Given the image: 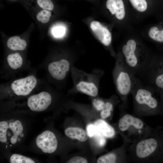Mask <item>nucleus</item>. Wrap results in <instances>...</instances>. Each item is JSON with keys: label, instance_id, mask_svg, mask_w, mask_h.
<instances>
[{"label": "nucleus", "instance_id": "obj_13", "mask_svg": "<svg viewBox=\"0 0 163 163\" xmlns=\"http://www.w3.org/2000/svg\"><path fill=\"white\" fill-rule=\"evenodd\" d=\"M106 6L112 14H115L117 19L121 20L124 18L125 11L123 0H107Z\"/></svg>", "mask_w": 163, "mask_h": 163}, {"label": "nucleus", "instance_id": "obj_25", "mask_svg": "<svg viewBox=\"0 0 163 163\" xmlns=\"http://www.w3.org/2000/svg\"><path fill=\"white\" fill-rule=\"evenodd\" d=\"M86 130L88 136L91 137L94 136L98 130L96 126L92 124L88 125Z\"/></svg>", "mask_w": 163, "mask_h": 163}, {"label": "nucleus", "instance_id": "obj_26", "mask_svg": "<svg viewBox=\"0 0 163 163\" xmlns=\"http://www.w3.org/2000/svg\"><path fill=\"white\" fill-rule=\"evenodd\" d=\"M113 109L104 107V108L101 111L100 115L103 119H106L110 116Z\"/></svg>", "mask_w": 163, "mask_h": 163}, {"label": "nucleus", "instance_id": "obj_28", "mask_svg": "<svg viewBox=\"0 0 163 163\" xmlns=\"http://www.w3.org/2000/svg\"><path fill=\"white\" fill-rule=\"evenodd\" d=\"M162 96V97L163 98V92L161 94Z\"/></svg>", "mask_w": 163, "mask_h": 163}, {"label": "nucleus", "instance_id": "obj_10", "mask_svg": "<svg viewBox=\"0 0 163 163\" xmlns=\"http://www.w3.org/2000/svg\"><path fill=\"white\" fill-rule=\"evenodd\" d=\"M152 87L160 94L163 92V56L156 59L150 66Z\"/></svg>", "mask_w": 163, "mask_h": 163}, {"label": "nucleus", "instance_id": "obj_2", "mask_svg": "<svg viewBox=\"0 0 163 163\" xmlns=\"http://www.w3.org/2000/svg\"><path fill=\"white\" fill-rule=\"evenodd\" d=\"M73 82L70 92H80L92 97L98 94L100 80L104 72L100 69L88 73L76 68L74 64L70 70Z\"/></svg>", "mask_w": 163, "mask_h": 163}, {"label": "nucleus", "instance_id": "obj_17", "mask_svg": "<svg viewBox=\"0 0 163 163\" xmlns=\"http://www.w3.org/2000/svg\"><path fill=\"white\" fill-rule=\"evenodd\" d=\"M11 163H34L32 159L26 156L16 154L12 155L10 159Z\"/></svg>", "mask_w": 163, "mask_h": 163}, {"label": "nucleus", "instance_id": "obj_6", "mask_svg": "<svg viewBox=\"0 0 163 163\" xmlns=\"http://www.w3.org/2000/svg\"><path fill=\"white\" fill-rule=\"evenodd\" d=\"M30 62L21 54L15 52L8 54L1 65V77L5 80L12 79L21 72L32 69Z\"/></svg>", "mask_w": 163, "mask_h": 163}, {"label": "nucleus", "instance_id": "obj_12", "mask_svg": "<svg viewBox=\"0 0 163 163\" xmlns=\"http://www.w3.org/2000/svg\"><path fill=\"white\" fill-rule=\"evenodd\" d=\"M90 27L100 42L106 46H109L111 42V35L108 29L99 22L93 21L90 24Z\"/></svg>", "mask_w": 163, "mask_h": 163}, {"label": "nucleus", "instance_id": "obj_16", "mask_svg": "<svg viewBox=\"0 0 163 163\" xmlns=\"http://www.w3.org/2000/svg\"><path fill=\"white\" fill-rule=\"evenodd\" d=\"M7 46L11 50L22 51L25 49L27 43L25 40L21 39L19 37L14 36L11 37L8 40Z\"/></svg>", "mask_w": 163, "mask_h": 163}, {"label": "nucleus", "instance_id": "obj_18", "mask_svg": "<svg viewBox=\"0 0 163 163\" xmlns=\"http://www.w3.org/2000/svg\"><path fill=\"white\" fill-rule=\"evenodd\" d=\"M117 157L113 152H110L99 157L97 161L98 163H114L117 161Z\"/></svg>", "mask_w": 163, "mask_h": 163}, {"label": "nucleus", "instance_id": "obj_5", "mask_svg": "<svg viewBox=\"0 0 163 163\" xmlns=\"http://www.w3.org/2000/svg\"><path fill=\"white\" fill-rule=\"evenodd\" d=\"M118 126L126 145L135 142L151 133L150 127L143 121L125 111L119 120Z\"/></svg>", "mask_w": 163, "mask_h": 163}, {"label": "nucleus", "instance_id": "obj_3", "mask_svg": "<svg viewBox=\"0 0 163 163\" xmlns=\"http://www.w3.org/2000/svg\"><path fill=\"white\" fill-rule=\"evenodd\" d=\"M116 89L125 108L127 107V97L140 81L127 67L120 57L116 59L112 71Z\"/></svg>", "mask_w": 163, "mask_h": 163}, {"label": "nucleus", "instance_id": "obj_4", "mask_svg": "<svg viewBox=\"0 0 163 163\" xmlns=\"http://www.w3.org/2000/svg\"><path fill=\"white\" fill-rule=\"evenodd\" d=\"M155 91L152 87L149 88L142 86L140 81L137 83L131 93L136 114L150 116L158 109L159 104L154 95Z\"/></svg>", "mask_w": 163, "mask_h": 163}, {"label": "nucleus", "instance_id": "obj_7", "mask_svg": "<svg viewBox=\"0 0 163 163\" xmlns=\"http://www.w3.org/2000/svg\"><path fill=\"white\" fill-rule=\"evenodd\" d=\"M24 127L19 120L11 119L0 122V141L6 148L19 142L24 136Z\"/></svg>", "mask_w": 163, "mask_h": 163}, {"label": "nucleus", "instance_id": "obj_9", "mask_svg": "<svg viewBox=\"0 0 163 163\" xmlns=\"http://www.w3.org/2000/svg\"><path fill=\"white\" fill-rule=\"evenodd\" d=\"M137 44L134 40H130L122 47L124 62L128 69L135 74L144 65V61L136 54Z\"/></svg>", "mask_w": 163, "mask_h": 163}, {"label": "nucleus", "instance_id": "obj_27", "mask_svg": "<svg viewBox=\"0 0 163 163\" xmlns=\"http://www.w3.org/2000/svg\"><path fill=\"white\" fill-rule=\"evenodd\" d=\"M88 161L87 160L82 157L75 156L69 160L67 163H86Z\"/></svg>", "mask_w": 163, "mask_h": 163}, {"label": "nucleus", "instance_id": "obj_23", "mask_svg": "<svg viewBox=\"0 0 163 163\" xmlns=\"http://www.w3.org/2000/svg\"><path fill=\"white\" fill-rule=\"evenodd\" d=\"M94 136L99 146L102 147L105 145L106 142L105 137L98 130Z\"/></svg>", "mask_w": 163, "mask_h": 163}, {"label": "nucleus", "instance_id": "obj_8", "mask_svg": "<svg viewBox=\"0 0 163 163\" xmlns=\"http://www.w3.org/2000/svg\"><path fill=\"white\" fill-rule=\"evenodd\" d=\"M52 89L44 82L40 86L38 92L34 94V92L28 97L26 102L27 107L35 112L43 111L46 110L52 102Z\"/></svg>", "mask_w": 163, "mask_h": 163}, {"label": "nucleus", "instance_id": "obj_15", "mask_svg": "<svg viewBox=\"0 0 163 163\" xmlns=\"http://www.w3.org/2000/svg\"><path fill=\"white\" fill-rule=\"evenodd\" d=\"M94 125L106 137L111 138L114 136L115 133L114 128L105 121L99 119L95 122Z\"/></svg>", "mask_w": 163, "mask_h": 163}, {"label": "nucleus", "instance_id": "obj_1", "mask_svg": "<svg viewBox=\"0 0 163 163\" xmlns=\"http://www.w3.org/2000/svg\"><path fill=\"white\" fill-rule=\"evenodd\" d=\"M36 68H33L23 77L14 78L0 85V98L16 99L28 97L44 82L38 78Z\"/></svg>", "mask_w": 163, "mask_h": 163}, {"label": "nucleus", "instance_id": "obj_14", "mask_svg": "<svg viewBox=\"0 0 163 163\" xmlns=\"http://www.w3.org/2000/svg\"><path fill=\"white\" fill-rule=\"evenodd\" d=\"M64 133L68 137L72 139H76L81 142L86 141L88 136L87 132L77 127H67L65 129Z\"/></svg>", "mask_w": 163, "mask_h": 163}, {"label": "nucleus", "instance_id": "obj_19", "mask_svg": "<svg viewBox=\"0 0 163 163\" xmlns=\"http://www.w3.org/2000/svg\"><path fill=\"white\" fill-rule=\"evenodd\" d=\"M133 6L139 11H145L147 8V3L145 0H129Z\"/></svg>", "mask_w": 163, "mask_h": 163}, {"label": "nucleus", "instance_id": "obj_21", "mask_svg": "<svg viewBox=\"0 0 163 163\" xmlns=\"http://www.w3.org/2000/svg\"><path fill=\"white\" fill-rule=\"evenodd\" d=\"M37 2L39 6L43 9L52 11L54 8V5L51 0H37Z\"/></svg>", "mask_w": 163, "mask_h": 163}, {"label": "nucleus", "instance_id": "obj_20", "mask_svg": "<svg viewBox=\"0 0 163 163\" xmlns=\"http://www.w3.org/2000/svg\"><path fill=\"white\" fill-rule=\"evenodd\" d=\"M51 15V12L49 10L43 9L38 13L37 18L38 21L45 23L49 21Z\"/></svg>", "mask_w": 163, "mask_h": 163}, {"label": "nucleus", "instance_id": "obj_11", "mask_svg": "<svg viewBox=\"0 0 163 163\" xmlns=\"http://www.w3.org/2000/svg\"><path fill=\"white\" fill-rule=\"evenodd\" d=\"M37 147L46 153H52L56 150L58 142L54 134L50 130H46L38 135L36 139Z\"/></svg>", "mask_w": 163, "mask_h": 163}, {"label": "nucleus", "instance_id": "obj_22", "mask_svg": "<svg viewBox=\"0 0 163 163\" xmlns=\"http://www.w3.org/2000/svg\"><path fill=\"white\" fill-rule=\"evenodd\" d=\"M105 101L100 98H95L93 100L92 104L93 107L97 111H101L104 107Z\"/></svg>", "mask_w": 163, "mask_h": 163}, {"label": "nucleus", "instance_id": "obj_24", "mask_svg": "<svg viewBox=\"0 0 163 163\" xmlns=\"http://www.w3.org/2000/svg\"><path fill=\"white\" fill-rule=\"evenodd\" d=\"M65 29L64 27L61 26L56 27L53 30V34L56 37H62L64 34Z\"/></svg>", "mask_w": 163, "mask_h": 163}]
</instances>
